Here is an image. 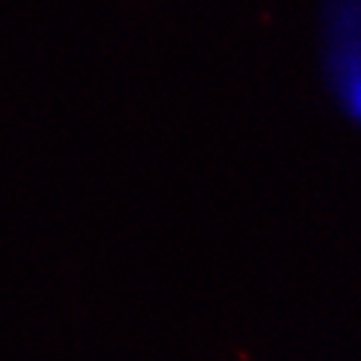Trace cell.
<instances>
[{
  "label": "cell",
  "mask_w": 361,
  "mask_h": 361,
  "mask_svg": "<svg viewBox=\"0 0 361 361\" xmlns=\"http://www.w3.org/2000/svg\"><path fill=\"white\" fill-rule=\"evenodd\" d=\"M319 73L327 99L361 131V0H327L319 21Z\"/></svg>",
  "instance_id": "cell-1"
}]
</instances>
